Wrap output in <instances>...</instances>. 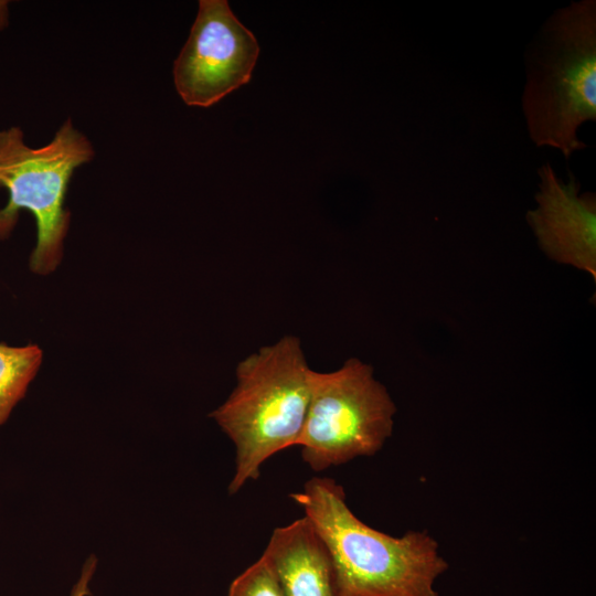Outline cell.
Instances as JSON below:
<instances>
[{"instance_id":"5","label":"cell","mask_w":596,"mask_h":596,"mask_svg":"<svg viewBox=\"0 0 596 596\" xmlns=\"http://www.w3.org/2000/svg\"><path fill=\"white\" fill-rule=\"evenodd\" d=\"M396 412L370 365L349 359L332 372L311 371L307 415L298 444L317 472L373 456L392 435Z\"/></svg>"},{"instance_id":"9","label":"cell","mask_w":596,"mask_h":596,"mask_svg":"<svg viewBox=\"0 0 596 596\" xmlns=\"http://www.w3.org/2000/svg\"><path fill=\"white\" fill-rule=\"evenodd\" d=\"M42 363V350L36 344L11 347L0 343V425L9 418Z\"/></svg>"},{"instance_id":"1","label":"cell","mask_w":596,"mask_h":596,"mask_svg":"<svg viewBox=\"0 0 596 596\" xmlns=\"http://www.w3.org/2000/svg\"><path fill=\"white\" fill-rule=\"evenodd\" d=\"M326 542L343 596H438L449 567L427 531L392 536L362 522L334 479L313 477L290 494Z\"/></svg>"},{"instance_id":"2","label":"cell","mask_w":596,"mask_h":596,"mask_svg":"<svg viewBox=\"0 0 596 596\" xmlns=\"http://www.w3.org/2000/svg\"><path fill=\"white\" fill-rule=\"evenodd\" d=\"M522 110L531 140L568 159L586 145L577 130L596 119V1L556 10L525 53Z\"/></svg>"},{"instance_id":"10","label":"cell","mask_w":596,"mask_h":596,"mask_svg":"<svg viewBox=\"0 0 596 596\" xmlns=\"http://www.w3.org/2000/svg\"><path fill=\"white\" fill-rule=\"evenodd\" d=\"M227 596H285L272 567L260 556L231 584Z\"/></svg>"},{"instance_id":"8","label":"cell","mask_w":596,"mask_h":596,"mask_svg":"<svg viewBox=\"0 0 596 596\" xmlns=\"http://www.w3.org/2000/svg\"><path fill=\"white\" fill-rule=\"evenodd\" d=\"M262 556L285 596H343L332 555L306 515L276 528Z\"/></svg>"},{"instance_id":"12","label":"cell","mask_w":596,"mask_h":596,"mask_svg":"<svg viewBox=\"0 0 596 596\" xmlns=\"http://www.w3.org/2000/svg\"><path fill=\"white\" fill-rule=\"evenodd\" d=\"M9 24V1L0 0V31Z\"/></svg>"},{"instance_id":"3","label":"cell","mask_w":596,"mask_h":596,"mask_svg":"<svg viewBox=\"0 0 596 596\" xmlns=\"http://www.w3.org/2000/svg\"><path fill=\"white\" fill-rule=\"evenodd\" d=\"M311 371L295 336H285L238 362L234 390L210 414L235 447L230 494L256 480L272 456L298 444Z\"/></svg>"},{"instance_id":"11","label":"cell","mask_w":596,"mask_h":596,"mask_svg":"<svg viewBox=\"0 0 596 596\" xmlns=\"http://www.w3.org/2000/svg\"><path fill=\"white\" fill-rule=\"evenodd\" d=\"M96 566L95 556H91L84 565L83 573L75 585L71 596H85L88 594V582L94 574Z\"/></svg>"},{"instance_id":"6","label":"cell","mask_w":596,"mask_h":596,"mask_svg":"<svg viewBox=\"0 0 596 596\" xmlns=\"http://www.w3.org/2000/svg\"><path fill=\"white\" fill-rule=\"evenodd\" d=\"M259 54L255 35L225 0H201L173 64L174 86L189 106L209 107L251 81Z\"/></svg>"},{"instance_id":"7","label":"cell","mask_w":596,"mask_h":596,"mask_svg":"<svg viewBox=\"0 0 596 596\" xmlns=\"http://www.w3.org/2000/svg\"><path fill=\"white\" fill-rule=\"evenodd\" d=\"M540 191L538 207L528 220L541 246L558 260L595 269V194L578 195L579 183L572 172L570 181L560 179L550 162L538 170Z\"/></svg>"},{"instance_id":"4","label":"cell","mask_w":596,"mask_h":596,"mask_svg":"<svg viewBox=\"0 0 596 596\" xmlns=\"http://www.w3.org/2000/svg\"><path fill=\"white\" fill-rule=\"evenodd\" d=\"M94 157L89 140L67 119L47 145L32 148L21 128L0 130V185L9 192L0 209V240L7 238L20 210H29L36 222V244L30 269L46 275L60 264L70 213L64 207L74 170Z\"/></svg>"}]
</instances>
